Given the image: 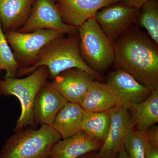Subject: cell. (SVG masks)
<instances>
[{"instance_id":"cell-3","label":"cell","mask_w":158,"mask_h":158,"mask_svg":"<svg viewBox=\"0 0 158 158\" xmlns=\"http://www.w3.org/2000/svg\"><path fill=\"white\" fill-rule=\"evenodd\" d=\"M49 79L47 67L42 66L24 78L5 77L0 80V95H13L20 102L21 112L14 131L16 132L28 127L35 126L34 106L38 91Z\"/></svg>"},{"instance_id":"cell-16","label":"cell","mask_w":158,"mask_h":158,"mask_svg":"<svg viewBox=\"0 0 158 158\" xmlns=\"http://www.w3.org/2000/svg\"><path fill=\"white\" fill-rule=\"evenodd\" d=\"M80 106L86 112H101L122 106L116 94L107 84L94 81Z\"/></svg>"},{"instance_id":"cell-20","label":"cell","mask_w":158,"mask_h":158,"mask_svg":"<svg viewBox=\"0 0 158 158\" xmlns=\"http://www.w3.org/2000/svg\"><path fill=\"white\" fill-rule=\"evenodd\" d=\"M139 15V23L147 31L153 41L158 44V2L149 0L143 5Z\"/></svg>"},{"instance_id":"cell-6","label":"cell","mask_w":158,"mask_h":158,"mask_svg":"<svg viewBox=\"0 0 158 158\" xmlns=\"http://www.w3.org/2000/svg\"><path fill=\"white\" fill-rule=\"evenodd\" d=\"M4 34L19 69L33 66L40 50L47 44L65 34L61 31L50 29L28 33L10 31Z\"/></svg>"},{"instance_id":"cell-22","label":"cell","mask_w":158,"mask_h":158,"mask_svg":"<svg viewBox=\"0 0 158 158\" xmlns=\"http://www.w3.org/2000/svg\"><path fill=\"white\" fill-rule=\"evenodd\" d=\"M146 141L145 135L134 130L125 140L123 148L130 158H144Z\"/></svg>"},{"instance_id":"cell-2","label":"cell","mask_w":158,"mask_h":158,"mask_svg":"<svg viewBox=\"0 0 158 158\" xmlns=\"http://www.w3.org/2000/svg\"><path fill=\"white\" fill-rule=\"evenodd\" d=\"M80 37L78 35L61 37L51 40L40 50L35 64L28 68L19 69L17 77L30 74L38 67H47L49 79H53L64 71L77 68L88 73L96 81L103 79L101 74L92 70L83 61L79 51Z\"/></svg>"},{"instance_id":"cell-1","label":"cell","mask_w":158,"mask_h":158,"mask_svg":"<svg viewBox=\"0 0 158 158\" xmlns=\"http://www.w3.org/2000/svg\"><path fill=\"white\" fill-rule=\"evenodd\" d=\"M131 26L113 41V65L152 91L158 90V44Z\"/></svg>"},{"instance_id":"cell-4","label":"cell","mask_w":158,"mask_h":158,"mask_svg":"<svg viewBox=\"0 0 158 158\" xmlns=\"http://www.w3.org/2000/svg\"><path fill=\"white\" fill-rule=\"evenodd\" d=\"M15 133L3 145L0 158H49L52 147L62 138L47 125L37 130L24 129Z\"/></svg>"},{"instance_id":"cell-14","label":"cell","mask_w":158,"mask_h":158,"mask_svg":"<svg viewBox=\"0 0 158 158\" xmlns=\"http://www.w3.org/2000/svg\"><path fill=\"white\" fill-rule=\"evenodd\" d=\"M102 144L83 131L59 140L51 149L49 158H77L87 153L98 151Z\"/></svg>"},{"instance_id":"cell-7","label":"cell","mask_w":158,"mask_h":158,"mask_svg":"<svg viewBox=\"0 0 158 158\" xmlns=\"http://www.w3.org/2000/svg\"><path fill=\"white\" fill-rule=\"evenodd\" d=\"M55 0H35L28 18L17 31L28 33L50 29L61 31L70 35L79 34L78 28L66 24L62 20Z\"/></svg>"},{"instance_id":"cell-24","label":"cell","mask_w":158,"mask_h":158,"mask_svg":"<svg viewBox=\"0 0 158 158\" xmlns=\"http://www.w3.org/2000/svg\"><path fill=\"white\" fill-rule=\"evenodd\" d=\"M144 158H158V147L151 144L147 139L145 144Z\"/></svg>"},{"instance_id":"cell-23","label":"cell","mask_w":158,"mask_h":158,"mask_svg":"<svg viewBox=\"0 0 158 158\" xmlns=\"http://www.w3.org/2000/svg\"><path fill=\"white\" fill-rule=\"evenodd\" d=\"M149 142L158 147V127L157 126H153L150 127L144 134Z\"/></svg>"},{"instance_id":"cell-27","label":"cell","mask_w":158,"mask_h":158,"mask_svg":"<svg viewBox=\"0 0 158 158\" xmlns=\"http://www.w3.org/2000/svg\"><path fill=\"white\" fill-rule=\"evenodd\" d=\"M116 158H130L124 148L123 147L116 154Z\"/></svg>"},{"instance_id":"cell-26","label":"cell","mask_w":158,"mask_h":158,"mask_svg":"<svg viewBox=\"0 0 158 158\" xmlns=\"http://www.w3.org/2000/svg\"><path fill=\"white\" fill-rule=\"evenodd\" d=\"M77 158H98V151L91 152L85 154Z\"/></svg>"},{"instance_id":"cell-21","label":"cell","mask_w":158,"mask_h":158,"mask_svg":"<svg viewBox=\"0 0 158 158\" xmlns=\"http://www.w3.org/2000/svg\"><path fill=\"white\" fill-rule=\"evenodd\" d=\"M19 69V66L7 42L0 21V72L6 71V77L17 78Z\"/></svg>"},{"instance_id":"cell-25","label":"cell","mask_w":158,"mask_h":158,"mask_svg":"<svg viewBox=\"0 0 158 158\" xmlns=\"http://www.w3.org/2000/svg\"><path fill=\"white\" fill-rule=\"evenodd\" d=\"M149 0H119L118 3L140 9Z\"/></svg>"},{"instance_id":"cell-17","label":"cell","mask_w":158,"mask_h":158,"mask_svg":"<svg viewBox=\"0 0 158 158\" xmlns=\"http://www.w3.org/2000/svg\"><path fill=\"white\" fill-rule=\"evenodd\" d=\"M85 112L80 105L68 102L57 113L51 126L62 139L71 137L82 131Z\"/></svg>"},{"instance_id":"cell-11","label":"cell","mask_w":158,"mask_h":158,"mask_svg":"<svg viewBox=\"0 0 158 158\" xmlns=\"http://www.w3.org/2000/svg\"><path fill=\"white\" fill-rule=\"evenodd\" d=\"M94 81L87 72L72 68L62 72L51 82L68 102L80 105Z\"/></svg>"},{"instance_id":"cell-30","label":"cell","mask_w":158,"mask_h":158,"mask_svg":"<svg viewBox=\"0 0 158 158\" xmlns=\"http://www.w3.org/2000/svg\"><path fill=\"white\" fill-rule=\"evenodd\" d=\"M0 80H1V79H0Z\"/></svg>"},{"instance_id":"cell-13","label":"cell","mask_w":158,"mask_h":158,"mask_svg":"<svg viewBox=\"0 0 158 158\" xmlns=\"http://www.w3.org/2000/svg\"><path fill=\"white\" fill-rule=\"evenodd\" d=\"M48 81L38 91L34 106L35 124L52 126L57 113L68 102Z\"/></svg>"},{"instance_id":"cell-12","label":"cell","mask_w":158,"mask_h":158,"mask_svg":"<svg viewBox=\"0 0 158 158\" xmlns=\"http://www.w3.org/2000/svg\"><path fill=\"white\" fill-rule=\"evenodd\" d=\"M128 110L117 106L110 110L111 121L106 138L98 152V156L108 153L117 154L123 147L127 137L134 130L131 116Z\"/></svg>"},{"instance_id":"cell-28","label":"cell","mask_w":158,"mask_h":158,"mask_svg":"<svg viewBox=\"0 0 158 158\" xmlns=\"http://www.w3.org/2000/svg\"><path fill=\"white\" fill-rule=\"evenodd\" d=\"M116 154L114 153H108L98 156V158H116Z\"/></svg>"},{"instance_id":"cell-9","label":"cell","mask_w":158,"mask_h":158,"mask_svg":"<svg viewBox=\"0 0 158 158\" xmlns=\"http://www.w3.org/2000/svg\"><path fill=\"white\" fill-rule=\"evenodd\" d=\"M107 84L112 88L123 107L129 110L145 101L152 91L125 71L116 68L110 72Z\"/></svg>"},{"instance_id":"cell-18","label":"cell","mask_w":158,"mask_h":158,"mask_svg":"<svg viewBox=\"0 0 158 158\" xmlns=\"http://www.w3.org/2000/svg\"><path fill=\"white\" fill-rule=\"evenodd\" d=\"M131 112L134 130L144 135L158 122V90L152 91L145 101L133 106Z\"/></svg>"},{"instance_id":"cell-8","label":"cell","mask_w":158,"mask_h":158,"mask_svg":"<svg viewBox=\"0 0 158 158\" xmlns=\"http://www.w3.org/2000/svg\"><path fill=\"white\" fill-rule=\"evenodd\" d=\"M139 10L120 3H115L100 9L94 19L113 42L138 19Z\"/></svg>"},{"instance_id":"cell-19","label":"cell","mask_w":158,"mask_h":158,"mask_svg":"<svg viewBox=\"0 0 158 158\" xmlns=\"http://www.w3.org/2000/svg\"><path fill=\"white\" fill-rule=\"evenodd\" d=\"M110 121V110L101 112L85 111L82 131L103 144L107 136Z\"/></svg>"},{"instance_id":"cell-29","label":"cell","mask_w":158,"mask_h":158,"mask_svg":"<svg viewBox=\"0 0 158 158\" xmlns=\"http://www.w3.org/2000/svg\"><path fill=\"white\" fill-rule=\"evenodd\" d=\"M55 1H56V0H55Z\"/></svg>"},{"instance_id":"cell-15","label":"cell","mask_w":158,"mask_h":158,"mask_svg":"<svg viewBox=\"0 0 158 158\" xmlns=\"http://www.w3.org/2000/svg\"><path fill=\"white\" fill-rule=\"evenodd\" d=\"M35 0H0V21L4 33L17 32L28 18Z\"/></svg>"},{"instance_id":"cell-5","label":"cell","mask_w":158,"mask_h":158,"mask_svg":"<svg viewBox=\"0 0 158 158\" xmlns=\"http://www.w3.org/2000/svg\"><path fill=\"white\" fill-rule=\"evenodd\" d=\"M79 51L83 61L92 70L101 74L113 64V42L102 30L94 18L78 28Z\"/></svg>"},{"instance_id":"cell-10","label":"cell","mask_w":158,"mask_h":158,"mask_svg":"<svg viewBox=\"0 0 158 158\" xmlns=\"http://www.w3.org/2000/svg\"><path fill=\"white\" fill-rule=\"evenodd\" d=\"M56 6L63 21L79 28L106 6L119 0H56Z\"/></svg>"}]
</instances>
